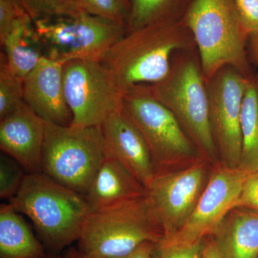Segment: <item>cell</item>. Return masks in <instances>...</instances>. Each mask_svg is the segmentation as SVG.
Returning a JSON list of instances; mask_svg holds the SVG:
<instances>
[{
  "mask_svg": "<svg viewBox=\"0 0 258 258\" xmlns=\"http://www.w3.org/2000/svg\"><path fill=\"white\" fill-rule=\"evenodd\" d=\"M0 42L5 50V57H2L5 63L12 72L23 79L44 56L33 20L26 12L17 19L8 35Z\"/></svg>",
  "mask_w": 258,
  "mask_h": 258,
  "instance_id": "cell-18",
  "label": "cell"
},
{
  "mask_svg": "<svg viewBox=\"0 0 258 258\" xmlns=\"http://www.w3.org/2000/svg\"><path fill=\"white\" fill-rule=\"evenodd\" d=\"M250 79L227 66L207 83L212 133L225 166L230 167L240 165L241 113L244 92Z\"/></svg>",
  "mask_w": 258,
  "mask_h": 258,
  "instance_id": "cell-10",
  "label": "cell"
},
{
  "mask_svg": "<svg viewBox=\"0 0 258 258\" xmlns=\"http://www.w3.org/2000/svg\"><path fill=\"white\" fill-rule=\"evenodd\" d=\"M183 19L198 47L207 83L227 66L253 77L246 48L249 36L234 0H193Z\"/></svg>",
  "mask_w": 258,
  "mask_h": 258,
  "instance_id": "cell-2",
  "label": "cell"
},
{
  "mask_svg": "<svg viewBox=\"0 0 258 258\" xmlns=\"http://www.w3.org/2000/svg\"><path fill=\"white\" fill-rule=\"evenodd\" d=\"M206 170L195 164L174 172L157 173L147 196L164 231V237L179 232L191 216L204 189Z\"/></svg>",
  "mask_w": 258,
  "mask_h": 258,
  "instance_id": "cell-12",
  "label": "cell"
},
{
  "mask_svg": "<svg viewBox=\"0 0 258 258\" xmlns=\"http://www.w3.org/2000/svg\"><path fill=\"white\" fill-rule=\"evenodd\" d=\"M48 258H63V257H60V256H55V257H48Z\"/></svg>",
  "mask_w": 258,
  "mask_h": 258,
  "instance_id": "cell-35",
  "label": "cell"
},
{
  "mask_svg": "<svg viewBox=\"0 0 258 258\" xmlns=\"http://www.w3.org/2000/svg\"><path fill=\"white\" fill-rule=\"evenodd\" d=\"M24 103V79L12 72L4 59L0 66V120Z\"/></svg>",
  "mask_w": 258,
  "mask_h": 258,
  "instance_id": "cell-23",
  "label": "cell"
},
{
  "mask_svg": "<svg viewBox=\"0 0 258 258\" xmlns=\"http://www.w3.org/2000/svg\"><path fill=\"white\" fill-rule=\"evenodd\" d=\"M234 3L250 37L258 32V0H234Z\"/></svg>",
  "mask_w": 258,
  "mask_h": 258,
  "instance_id": "cell-28",
  "label": "cell"
},
{
  "mask_svg": "<svg viewBox=\"0 0 258 258\" xmlns=\"http://www.w3.org/2000/svg\"><path fill=\"white\" fill-rule=\"evenodd\" d=\"M238 208L258 211V169L247 176L237 203Z\"/></svg>",
  "mask_w": 258,
  "mask_h": 258,
  "instance_id": "cell-29",
  "label": "cell"
},
{
  "mask_svg": "<svg viewBox=\"0 0 258 258\" xmlns=\"http://www.w3.org/2000/svg\"><path fill=\"white\" fill-rule=\"evenodd\" d=\"M147 189L116 159L106 154L84 198L91 212L145 196Z\"/></svg>",
  "mask_w": 258,
  "mask_h": 258,
  "instance_id": "cell-16",
  "label": "cell"
},
{
  "mask_svg": "<svg viewBox=\"0 0 258 258\" xmlns=\"http://www.w3.org/2000/svg\"><path fill=\"white\" fill-rule=\"evenodd\" d=\"M25 12L18 0H0V41L8 35L17 19Z\"/></svg>",
  "mask_w": 258,
  "mask_h": 258,
  "instance_id": "cell-27",
  "label": "cell"
},
{
  "mask_svg": "<svg viewBox=\"0 0 258 258\" xmlns=\"http://www.w3.org/2000/svg\"><path fill=\"white\" fill-rule=\"evenodd\" d=\"M33 23L44 56L64 64L72 60L101 61L127 32L126 25L86 12Z\"/></svg>",
  "mask_w": 258,
  "mask_h": 258,
  "instance_id": "cell-7",
  "label": "cell"
},
{
  "mask_svg": "<svg viewBox=\"0 0 258 258\" xmlns=\"http://www.w3.org/2000/svg\"><path fill=\"white\" fill-rule=\"evenodd\" d=\"M212 237L222 258H257L258 211L234 209Z\"/></svg>",
  "mask_w": 258,
  "mask_h": 258,
  "instance_id": "cell-17",
  "label": "cell"
},
{
  "mask_svg": "<svg viewBox=\"0 0 258 258\" xmlns=\"http://www.w3.org/2000/svg\"><path fill=\"white\" fill-rule=\"evenodd\" d=\"M83 11L126 25L130 0H81Z\"/></svg>",
  "mask_w": 258,
  "mask_h": 258,
  "instance_id": "cell-24",
  "label": "cell"
},
{
  "mask_svg": "<svg viewBox=\"0 0 258 258\" xmlns=\"http://www.w3.org/2000/svg\"><path fill=\"white\" fill-rule=\"evenodd\" d=\"M249 39L247 55L249 62L258 66V32L252 34Z\"/></svg>",
  "mask_w": 258,
  "mask_h": 258,
  "instance_id": "cell-32",
  "label": "cell"
},
{
  "mask_svg": "<svg viewBox=\"0 0 258 258\" xmlns=\"http://www.w3.org/2000/svg\"><path fill=\"white\" fill-rule=\"evenodd\" d=\"M205 241L184 243L164 238L156 244V258H201Z\"/></svg>",
  "mask_w": 258,
  "mask_h": 258,
  "instance_id": "cell-26",
  "label": "cell"
},
{
  "mask_svg": "<svg viewBox=\"0 0 258 258\" xmlns=\"http://www.w3.org/2000/svg\"><path fill=\"white\" fill-rule=\"evenodd\" d=\"M197 57L194 49L178 52L167 76L148 86L153 96L175 115L194 145L214 159L217 147L210 122L208 86Z\"/></svg>",
  "mask_w": 258,
  "mask_h": 258,
  "instance_id": "cell-4",
  "label": "cell"
},
{
  "mask_svg": "<svg viewBox=\"0 0 258 258\" xmlns=\"http://www.w3.org/2000/svg\"><path fill=\"white\" fill-rule=\"evenodd\" d=\"M64 97L74 126H101L123 109V93L98 60H72L63 67Z\"/></svg>",
  "mask_w": 258,
  "mask_h": 258,
  "instance_id": "cell-9",
  "label": "cell"
},
{
  "mask_svg": "<svg viewBox=\"0 0 258 258\" xmlns=\"http://www.w3.org/2000/svg\"><path fill=\"white\" fill-rule=\"evenodd\" d=\"M11 204L0 207V258H45V250Z\"/></svg>",
  "mask_w": 258,
  "mask_h": 258,
  "instance_id": "cell-19",
  "label": "cell"
},
{
  "mask_svg": "<svg viewBox=\"0 0 258 258\" xmlns=\"http://www.w3.org/2000/svg\"><path fill=\"white\" fill-rule=\"evenodd\" d=\"M157 242H145L126 255L118 258H156V244Z\"/></svg>",
  "mask_w": 258,
  "mask_h": 258,
  "instance_id": "cell-30",
  "label": "cell"
},
{
  "mask_svg": "<svg viewBox=\"0 0 258 258\" xmlns=\"http://www.w3.org/2000/svg\"><path fill=\"white\" fill-rule=\"evenodd\" d=\"M195 46L183 18H162L127 32L101 62L124 94L134 86L159 83L169 74L175 54Z\"/></svg>",
  "mask_w": 258,
  "mask_h": 258,
  "instance_id": "cell-1",
  "label": "cell"
},
{
  "mask_svg": "<svg viewBox=\"0 0 258 258\" xmlns=\"http://www.w3.org/2000/svg\"><path fill=\"white\" fill-rule=\"evenodd\" d=\"M242 154L239 167L247 172L258 169V83L251 78L247 83L241 113Z\"/></svg>",
  "mask_w": 258,
  "mask_h": 258,
  "instance_id": "cell-20",
  "label": "cell"
},
{
  "mask_svg": "<svg viewBox=\"0 0 258 258\" xmlns=\"http://www.w3.org/2000/svg\"><path fill=\"white\" fill-rule=\"evenodd\" d=\"M45 121L24 102L0 120V149L18 161L27 174L42 173Z\"/></svg>",
  "mask_w": 258,
  "mask_h": 258,
  "instance_id": "cell-14",
  "label": "cell"
},
{
  "mask_svg": "<svg viewBox=\"0 0 258 258\" xmlns=\"http://www.w3.org/2000/svg\"><path fill=\"white\" fill-rule=\"evenodd\" d=\"M163 237L164 231L147 194L91 212L79 240V251L97 257L118 258L144 242H158Z\"/></svg>",
  "mask_w": 258,
  "mask_h": 258,
  "instance_id": "cell-5",
  "label": "cell"
},
{
  "mask_svg": "<svg viewBox=\"0 0 258 258\" xmlns=\"http://www.w3.org/2000/svg\"><path fill=\"white\" fill-rule=\"evenodd\" d=\"M33 21L83 13L81 0H18Z\"/></svg>",
  "mask_w": 258,
  "mask_h": 258,
  "instance_id": "cell-22",
  "label": "cell"
},
{
  "mask_svg": "<svg viewBox=\"0 0 258 258\" xmlns=\"http://www.w3.org/2000/svg\"><path fill=\"white\" fill-rule=\"evenodd\" d=\"M26 171L13 158L0 156V198L11 200L21 187Z\"/></svg>",
  "mask_w": 258,
  "mask_h": 258,
  "instance_id": "cell-25",
  "label": "cell"
},
{
  "mask_svg": "<svg viewBox=\"0 0 258 258\" xmlns=\"http://www.w3.org/2000/svg\"><path fill=\"white\" fill-rule=\"evenodd\" d=\"M77 251L78 250H76V249L74 248L69 249L63 256V258H76Z\"/></svg>",
  "mask_w": 258,
  "mask_h": 258,
  "instance_id": "cell-33",
  "label": "cell"
},
{
  "mask_svg": "<svg viewBox=\"0 0 258 258\" xmlns=\"http://www.w3.org/2000/svg\"><path fill=\"white\" fill-rule=\"evenodd\" d=\"M105 152L116 159L146 188L157 174L147 142L123 110L115 112L101 125Z\"/></svg>",
  "mask_w": 258,
  "mask_h": 258,
  "instance_id": "cell-13",
  "label": "cell"
},
{
  "mask_svg": "<svg viewBox=\"0 0 258 258\" xmlns=\"http://www.w3.org/2000/svg\"><path fill=\"white\" fill-rule=\"evenodd\" d=\"M201 258H222L213 237L205 242Z\"/></svg>",
  "mask_w": 258,
  "mask_h": 258,
  "instance_id": "cell-31",
  "label": "cell"
},
{
  "mask_svg": "<svg viewBox=\"0 0 258 258\" xmlns=\"http://www.w3.org/2000/svg\"><path fill=\"white\" fill-rule=\"evenodd\" d=\"M63 67L43 56L24 79V102L45 122L68 125L73 118L64 97Z\"/></svg>",
  "mask_w": 258,
  "mask_h": 258,
  "instance_id": "cell-15",
  "label": "cell"
},
{
  "mask_svg": "<svg viewBox=\"0 0 258 258\" xmlns=\"http://www.w3.org/2000/svg\"><path fill=\"white\" fill-rule=\"evenodd\" d=\"M122 106L147 142L157 171L192 157L193 142L172 112L153 96L148 85L127 90Z\"/></svg>",
  "mask_w": 258,
  "mask_h": 258,
  "instance_id": "cell-8",
  "label": "cell"
},
{
  "mask_svg": "<svg viewBox=\"0 0 258 258\" xmlns=\"http://www.w3.org/2000/svg\"><path fill=\"white\" fill-rule=\"evenodd\" d=\"M193 0H130L127 32L162 18H183Z\"/></svg>",
  "mask_w": 258,
  "mask_h": 258,
  "instance_id": "cell-21",
  "label": "cell"
},
{
  "mask_svg": "<svg viewBox=\"0 0 258 258\" xmlns=\"http://www.w3.org/2000/svg\"><path fill=\"white\" fill-rule=\"evenodd\" d=\"M257 83H258V78H257Z\"/></svg>",
  "mask_w": 258,
  "mask_h": 258,
  "instance_id": "cell-36",
  "label": "cell"
},
{
  "mask_svg": "<svg viewBox=\"0 0 258 258\" xmlns=\"http://www.w3.org/2000/svg\"><path fill=\"white\" fill-rule=\"evenodd\" d=\"M258 258V257H257Z\"/></svg>",
  "mask_w": 258,
  "mask_h": 258,
  "instance_id": "cell-37",
  "label": "cell"
},
{
  "mask_svg": "<svg viewBox=\"0 0 258 258\" xmlns=\"http://www.w3.org/2000/svg\"><path fill=\"white\" fill-rule=\"evenodd\" d=\"M106 155L101 126L45 122L41 171L84 196Z\"/></svg>",
  "mask_w": 258,
  "mask_h": 258,
  "instance_id": "cell-6",
  "label": "cell"
},
{
  "mask_svg": "<svg viewBox=\"0 0 258 258\" xmlns=\"http://www.w3.org/2000/svg\"><path fill=\"white\" fill-rule=\"evenodd\" d=\"M76 258H100L95 257V256L90 255V254L83 253V252L77 251V254H76Z\"/></svg>",
  "mask_w": 258,
  "mask_h": 258,
  "instance_id": "cell-34",
  "label": "cell"
},
{
  "mask_svg": "<svg viewBox=\"0 0 258 258\" xmlns=\"http://www.w3.org/2000/svg\"><path fill=\"white\" fill-rule=\"evenodd\" d=\"M249 172L240 167L224 166L212 174L191 216L179 232L163 237L173 242L192 243L216 233L237 203Z\"/></svg>",
  "mask_w": 258,
  "mask_h": 258,
  "instance_id": "cell-11",
  "label": "cell"
},
{
  "mask_svg": "<svg viewBox=\"0 0 258 258\" xmlns=\"http://www.w3.org/2000/svg\"><path fill=\"white\" fill-rule=\"evenodd\" d=\"M9 201L31 220L44 243L54 251L79 240L91 213L83 195L42 173L27 174Z\"/></svg>",
  "mask_w": 258,
  "mask_h": 258,
  "instance_id": "cell-3",
  "label": "cell"
}]
</instances>
